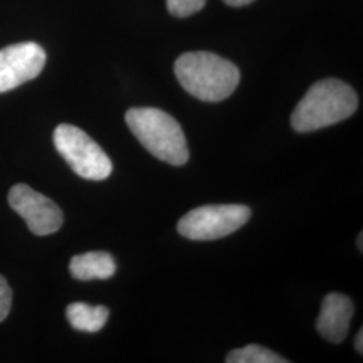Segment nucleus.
Instances as JSON below:
<instances>
[{
	"mask_svg": "<svg viewBox=\"0 0 363 363\" xmlns=\"http://www.w3.org/2000/svg\"><path fill=\"white\" fill-rule=\"evenodd\" d=\"M174 72L184 91L208 103L228 99L240 84L238 67L214 52H184Z\"/></svg>",
	"mask_w": 363,
	"mask_h": 363,
	"instance_id": "nucleus-1",
	"label": "nucleus"
},
{
	"mask_svg": "<svg viewBox=\"0 0 363 363\" xmlns=\"http://www.w3.org/2000/svg\"><path fill=\"white\" fill-rule=\"evenodd\" d=\"M358 108V97L350 85L327 78L313 84L300 100L291 116L296 132H312L337 124L350 117Z\"/></svg>",
	"mask_w": 363,
	"mask_h": 363,
	"instance_id": "nucleus-2",
	"label": "nucleus"
},
{
	"mask_svg": "<svg viewBox=\"0 0 363 363\" xmlns=\"http://www.w3.org/2000/svg\"><path fill=\"white\" fill-rule=\"evenodd\" d=\"M130 132L144 148L172 166L189 162V148L179 123L157 108H132L125 113Z\"/></svg>",
	"mask_w": 363,
	"mask_h": 363,
	"instance_id": "nucleus-3",
	"label": "nucleus"
},
{
	"mask_svg": "<svg viewBox=\"0 0 363 363\" xmlns=\"http://www.w3.org/2000/svg\"><path fill=\"white\" fill-rule=\"evenodd\" d=\"M60 155L78 177L89 181H104L112 172V162L91 136L70 124H60L52 135Z\"/></svg>",
	"mask_w": 363,
	"mask_h": 363,
	"instance_id": "nucleus-4",
	"label": "nucleus"
},
{
	"mask_svg": "<svg viewBox=\"0 0 363 363\" xmlns=\"http://www.w3.org/2000/svg\"><path fill=\"white\" fill-rule=\"evenodd\" d=\"M245 205H208L189 211L178 222V232L193 241H213L242 228L250 218Z\"/></svg>",
	"mask_w": 363,
	"mask_h": 363,
	"instance_id": "nucleus-5",
	"label": "nucleus"
},
{
	"mask_svg": "<svg viewBox=\"0 0 363 363\" xmlns=\"http://www.w3.org/2000/svg\"><path fill=\"white\" fill-rule=\"evenodd\" d=\"M9 203L25 220L30 232L35 235L55 233L64 223V214L58 205L23 183L11 187Z\"/></svg>",
	"mask_w": 363,
	"mask_h": 363,
	"instance_id": "nucleus-6",
	"label": "nucleus"
},
{
	"mask_svg": "<svg viewBox=\"0 0 363 363\" xmlns=\"http://www.w3.org/2000/svg\"><path fill=\"white\" fill-rule=\"evenodd\" d=\"M46 52L35 42H22L0 50V93L13 91L39 76Z\"/></svg>",
	"mask_w": 363,
	"mask_h": 363,
	"instance_id": "nucleus-7",
	"label": "nucleus"
},
{
	"mask_svg": "<svg viewBox=\"0 0 363 363\" xmlns=\"http://www.w3.org/2000/svg\"><path fill=\"white\" fill-rule=\"evenodd\" d=\"M352 315L354 304L350 298L333 292L323 298L316 328L328 342L340 343L349 333Z\"/></svg>",
	"mask_w": 363,
	"mask_h": 363,
	"instance_id": "nucleus-8",
	"label": "nucleus"
},
{
	"mask_svg": "<svg viewBox=\"0 0 363 363\" xmlns=\"http://www.w3.org/2000/svg\"><path fill=\"white\" fill-rule=\"evenodd\" d=\"M69 271L79 281L108 280L116 273V262L106 252H88L70 259Z\"/></svg>",
	"mask_w": 363,
	"mask_h": 363,
	"instance_id": "nucleus-9",
	"label": "nucleus"
},
{
	"mask_svg": "<svg viewBox=\"0 0 363 363\" xmlns=\"http://www.w3.org/2000/svg\"><path fill=\"white\" fill-rule=\"evenodd\" d=\"M70 325L85 333H99L108 322L109 311L104 306H89L86 303H72L66 308Z\"/></svg>",
	"mask_w": 363,
	"mask_h": 363,
	"instance_id": "nucleus-10",
	"label": "nucleus"
},
{
	"mask_svg": "<svg viewBox=\"0 0 363 363\" xmlns=\"http://www.w3.org/2000/svg\"><path fill=\"white\" fill-rule=\"evenodd\" d=\"M228 363H286L279 354L259 345H249L242 349L230 351L226 357Z\"/></svg>",
	"mask_w": 363,
	"mask_h": 363,
	"instance_id": "nucleus-11",
	"label": "nucleus"
},
{
	"mask_svg": "<svg viewBox=\"0 0 363 363\" xmlns=\"http://www.w3.org/2000/svg\"><path fill=\"white\" fill-rule=\"evenodd\" d=\"M206 0H167L169 13L177 18H186L201 11Z\"/></svg>",
	"mask_w": 363,
	"mask_h": 363,
	"instance_id": "nucleus-12",
	"label": "nucleus"
},
{
	"mask_svg": "<svg viewBox=\"0 0 363 363\" xmlns=\"http://www.w3.org/2000/svg\"><path fill=\"white\" fill-rule=\"evenodd\" d=\"M13 301V292L9 286L7 280L0 276V322H3L11 310Z\"/></svg>",
	"mask_w": 363,
	"mask_h": 363,
	"instance_id": "nucleus-13",
	"label": "nucleus"
},
{
	"mask_svg": "<svg viewBox=\"0 0 363 363\" xmlns=\"http://www.w3.org/2000/svg\"><path fill=\"white\" fill-rule=\"evenodd\" d=\"M223 1L232 7H242V6H247L249 3H252L253 0H223Z\"/></svg>",
	"mask_w": 363,
	"mask_h": 363,
	"instance_id": "nucleus-14",
	"label": "nucleus"
},
{
	"mask_svg": "<svg viewBox=\"0 0 363 363\" xmlns=\"http://www.w3.org/2000/svg\"><path fill=\"white\" fill-rule=\"evenodd\" d=\"M355 349L357 351L359 352V354H363V331L362 330H359V333H358V335L355 337Z\"/></svg>",
	"mask_w": 363,
	"mask_h": 363,
	"instance_id": "nucleus-15",
	"label": "nucleus"
},
{
	"mask_svg": "<svg viewBox=\"0 0 363 363\" xmlns=\"http://www.w3.org/2000/svg\"><path fill=\"white\" fill-rule=\"evenodd\" d=\"M357 244H358V245H359V250H361V252H362V249H363V247H362V233L359 234V238H358V242H357Z\"/></svg>",
	"mask_w": 363,
	"mask_h": 363,
	"instance_id": "nucleus-16",
	"label": "nucleus"
}]
</instances>
